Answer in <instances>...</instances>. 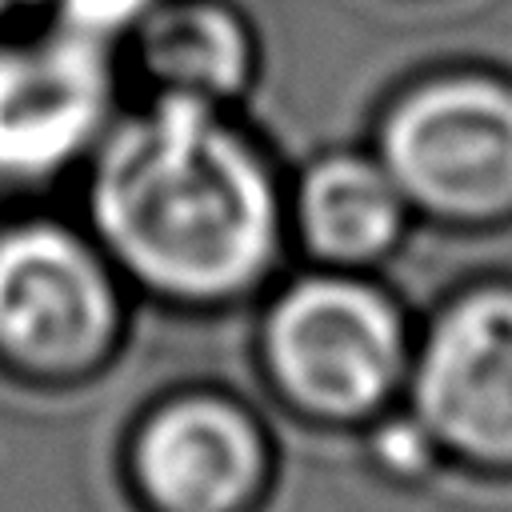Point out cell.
<instances>
[{
	"mask_svg": "<svg viewBox=\"0 0 512 512\" xmlns=\"http://www.w3.org/2000/svg\"><path fill=\"white\" fill-rule=\"evenodd\" d=\"M268 472L264 428L220 396L160 408L136 440V476L160 512H248Z\"/></svg>",
	"mask_w": 512,
	"mask_h": 512,
	"instance_id": "cell-6",
	"label": "cell"
},
{
	"mask_svg": "<svg viewBox=\"0 0 512 512\" xmlns=\"http://www.w3.org/2000/svg\"><path fill=\"white\" fill-rule=\"evenodd\" d=\"M116 320L112 276L84 240L52 224L0 236V352L68 376L108 352Z\"/></svg>",
	"mask_w": 512,
	"mask_h": 512,
	"instance_id": "cell-5",
	"label": "cell"
},
{
	"mask_svg": "<svg viewBox=\"0 0 512 512\" xmlns=\"http://www.w3.org/2000/svg\"><path fill=\"white\" fill-rule=\"evenodd\" d=\"M108 108V68L92 36L0 52V176H44L76 156Z\"/></svg>",
	"mask_w": 512,
	"mask_h": 512,
	"instance_id": "cell-7",
	"label": "cell"
},
{
	"mask_svg": "<svg viewBox=\"0 0 512 512\" xmlns=\"http://www.w3.org/2000/svg\"><path fill=\"white\" fill-rule=\"evenodd\" d=\"M144 64L164 76L176 96H224L248 72V36L216 4L188 0L156 12L140 36Z\"/></svg>",
	"mask_w": 512,
	"mask_h": 512,
	"instance_id": "cell-9",
	"label": "cell"
},
{
	"mask_svg": "<svg viewBox=\"0 0 512 512\" xmlns=\"http://www.w3.org/2000/svg\"><path fill=\"white\" fill-rule=\"evenodd\" d=\"M416 340L408 300L368 272L316 268L272 296L260 352L284 404L316 424L360 428L404 396Z\"/></svg>",
	"mask_w": 512,
	"mask_h": 512,
	"instance_id": "cell-3",
	"label": "cell"
},
{
	"mask_svg": "<svg viewBox=\"0 0 512 512\" xmlns=\"http://www.w3.org/2000/svg\"><path fill=\"white\" fill-rule=\"evenodd\" d=\"M92 212L116 260L180 300H224L260 284L284 224L264 156L196 96H168L108 140Z\"/></svg>",
	"mask_w": 512,
	"mask_h": 512,
	"instance_id": "cell-1",
	"label": "cell"
},
{
	"mask_svg": "<svg viewBox=\"0 0 512 512\" xmlns=\"http://www.w3.org/2000/svg\"><path fill=\"white\" fill-rule=\"evenodd\" d=\"M372 152L416 224L484 236L512 228V76L440 64L404 80L376 112Z\"/></svg>",
	"mask_w": 512,
	"mask_h": 512,
	"instance_id": "cell-2",
	"label": "cell"
},
{
	"mask_svg": "<svg viewBox=\"0 0 512 512\" xmlns=\"http://www.w3.org/2000/svg\"><path fill=\"white\" fill-rule=\"evenodd\" d=\"M60 4L80 36H96V32H116L140 20L152 0H60Z\"/></svg>",
	"mask_w": 512,
	"mask_h": 512,
	"instance_id": "cell-11",
	"label": "cell"
},
{
	"mask_svg": "<svg viewBox=\"0 0 512 512\" xmlns=\"http://www.w3.org/2000/svg\"><path fill=\"white\" fill-rule=\"evenodd\" d=\"M360 436H364V452L372 464V480L388 484L392 492L424 488L444 468L436 440L404 404H392L388 412L360 424Z\"/></svg>",
	"mask_w": 512,
	"mask_h": 512,
	"instance_id": "cell-10",
	"label": "cell"
},
{
	"mask_svg": "<svg viewBox=\"0 0 512 512\" xmlns=\"http://www.w3.org/2000/svg\"><path fill=\"white\" fill-rule=\"evenodd\" d=\"M292 224L320 268L372 272L400 256L416 216L372 148H340L304 168L292 196Z\"/></svg>",
	"mask_w": 512,
	"mask_h": 512,
	"instance_id": "cell-8",
	"label": "cell"
},
{
	"mask_svg": "<svg viewBox=\"0 0 512 512\" xmlns=\"http://www.w3.org/2000/svg\"><path fill=\"white\" fill-rule=\"evenodd\" d=\"M400 404L448 468L512 480V276L480 272L444 288L416 320Z\"/></svg>",
	"mask_w": 512,
	"mask_h": 512,
	"instance_id": "cell-4",
	"label": "cell"
},
{
	"mask_svg": "<svg viewBox=\"0 0 512 512\" xmlns=\"http://www.w3.org/2000/svg\"><path fill=\"white\" fill-rule=\"evenodd\" d=\"M16 4H28V0H0V8H16Z\"/></svg>",
	"mask_w": 512,
	"mask_h": 512,
	"instance_id": "cell-12",
	"label": "cell"
}]
</instances>
